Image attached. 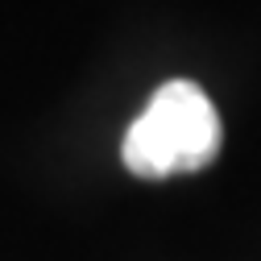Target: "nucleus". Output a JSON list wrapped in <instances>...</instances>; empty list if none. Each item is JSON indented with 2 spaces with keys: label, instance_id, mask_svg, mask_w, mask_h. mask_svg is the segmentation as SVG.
Here are the masks:
<instances>
[{
  "label": "nucleus",
  "instance_id": "1",
  "mask_svg": "<svg viewBox=\"0 0 261 261\" xmlns=\"http://www.w3.org/2000/svg\"><path fill=\"white\" fill-rule=\"evenodd\" d=\"M220 112L199 83H162L145 112L128 124L120 158L137 178H170L203 170L220 153Z\"/></svg>",
  "mask_w": 261,
  "mask_h": 261
}]
</instances>
